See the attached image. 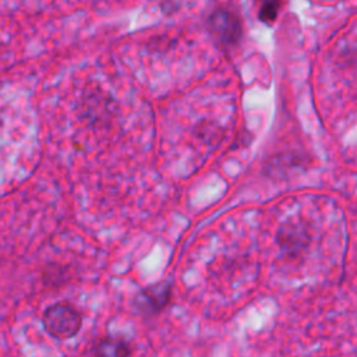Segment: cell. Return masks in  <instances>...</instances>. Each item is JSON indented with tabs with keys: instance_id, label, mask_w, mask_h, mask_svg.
<instances>
[{
	"instance_id": "1",
	"label": "cell",
	"mask_w": 357,
	"mask_h": 357,
	"mask_svg": "<svg viewBox=\"0 0 357 357\" xmlns=\"http://www.w3.org/2000/svg\"><path fill=\"white\" fill-rule=\"evenodd\" d=\"M42 324L45 331L60 340L74 337L82 325L79 311L68 303H56L43 312Z\"/></svg>"
},
{
	"instance_id": "2",
	"label": "cell",
	"mask_w": 357,
	"mask_h": 357,
	"mask_svg": "<svg viewBox=\"0 0 357 357\" xmlns=\"http://www.w3.org/2000/svg\"><path fill=\"white\" fill-rule=\"evenodd\" d=\"M79 114L86 123L95 127L106 126L114 114V100L107 92L99 88L89 89L81 99Z\"/></svg>"
},
{
	"instance_id": "3",
	"label": "cell",
	"mask_w": 357,
	"mask_h": 357,
	"mask_svg": "<svg viewBox=\"0 0 357 357\" xmlns=\"http://www.w3.org/2000/svg\"><path fill=\"white\" fill-rule=\"evenodd\" d=\"M208 28L215 39L223 46L236 45L243 33L238 17L226 8H218L208 17Z\"/></svg>"
},
{
	"instance_id": "4",
	"label": "cell",
	"mask_w": 357,
	"mask_h": 357,
	"mask_svg": "<svg viewBox=\"0 0 357 357\" xmlns=\"http://www.w3.org/2000/svg\"><path fill=\"white\" fill-rule=\"evenodd\" d=\"M170 298H172V283L169 280H165L142 289L137 294L134 303L138 311H141L142 314L155 315V314H159L170 303Z\"/></svg>"
},
{
	"instance_id": "5",
	"label": "cell",
	"mask_w": 357,
	"mask_h": 357,
	"mask_svg": "<svg viewBox=\"0 0 357 357\" xmlns=\"http://www.w3.org/2000/svg\"><path fill=\"white\" fill-rule=\"evenodd\" d=\"M95 357H128V344L119 337H103L100 339L93 350Z\"/></svg>"
},
{
	"instance_id": "6",
	"label": "cell",
	"mask_w": 357,
	"mask_h": 357,
	"mask_svg": "<svg viewBox=\"0 0 357 357\" xmlns=\"http://www.w3.org/2000/svg\"><path fill=\"white\" fill-rule=\"evenodd\" d=\"M278 11H279V3L278 1H268V3H264L262 7L259 8L258 17L264 22H272L276 18Z\"/></svg>"
}]
</instances>
